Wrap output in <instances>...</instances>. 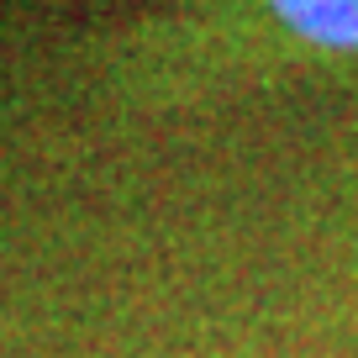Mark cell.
Masks as SVG:
<instances>
[{"label":"cell","instance_id":"6da1fadb","mask_svg":"<svg viewBox=\"0 0 358 358\" xmlns=\"http://www.w3.org/2000/svg\"><path fill=\"white\" fill-rule=\"evenodd\" d=\"M290 16L327 43H358V6H290Z\"/></svg>","mask_w":358,"mask_h":358}]
</instances>
